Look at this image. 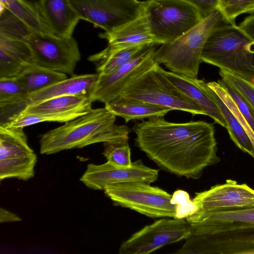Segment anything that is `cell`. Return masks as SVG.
Listing matches in <instances>:
<instances>
[{
    "instance_id": "cell-1",
    "label": "cell",
    "mask_w": 254,
    "mask_h": 254,
    "mask_svg": "<svg viewBox=\"0 0 254 254\" xmlns=\"http://www.w3.org/2000/svg\"><path fill=\"white\" fill-rule=\"evenodd\" d=\"M132 130L140 150L162 170L179 177L197 179L220 160L212 124L175 123L163 117L136 123Z\"/></svg>"
},
{
    "instance_id": "cell-2",
    "label": "cell",
    "mask_w": 254,
    "mask_h": 254,
    "mask_svg": "<svg viewBox=\"0 0 254 254\" xmlns=\"http://www.w3.org/2000/svg\"><path fill=\"white\" fill-rule=\"evenodd\" d=\"M116 116L105 107L64 123L41 135L40 151L49 155L97 143L128 140L130 129L115 124Z\"/></svg>"
},
{
    "instance_id": "cell-3",
    "label": "cell",
    "mask_w": 254,
    "mask_h": 254,
    "mask_svg": "<svg viewBox=\"0 0 254 254\" xmlns=\"http://www.w3.org/2000/svg\"><path fill=\"white\" fill-rule=\"evenodd\" d=\"M201 58L254 85V41L236 24L225 23L216 28L205 42Z\"/></svg>"
},
{
    "instance_id": "cell-4",
    "label": "cell",
    "mask_w": 254,
    "mask_h": 254,
    "mask_svg": "<svg viewBox=\"0 0 254 254\" xmlns=\"http://www.w3.org/2000/svg\"><path fill=\"white\" fill-rule=\"evenodd\" d=\"M223 22L222 13L216 10L175 40L161 45L155 52V62L163 64L171 71L197 77L205 42Z\"/></svg>"
},
{
    "instance_id": "cell-5",
    "label": "cell",
    "mask_w": 254,
    "mask_h": 254,
    "mask_svg": "<svg viewBox=\"0 0 254 254\" xmlns=\"http://www.w3.org/2000/svg\"><path fill=\"white\" fill-rule=\"evenodd\" d=\"M143 12L158 45L172 42L203 19L194 7L182 0H147Z\"/></svg>"
},
{
    "instance_id": "cell-6",
    "label": "cell",
    "mask_w": 254,
    "mask_h": 254,
    "mask_svg": "<svg viewBox=\"0 0 254 254\" xmlns=\"http://www.w3.org/2000/svg\"><path fill=\"white\" fill-rule=\"evenodd\" d=\"M104 191L115 205L128 208L151 218L176 217L172 195L157 187L139 181L107 185Z\"/></svg>"
},
{
    "instance_id": "cell-7",
    "label": "cell",
    "mask_w": 254,
    "mask_h": 254,
    "mask_svg": "<svg viewBox=\"0 0 254 254\" xmlns=\"http://www.w3.org/2000/svg\"><path fill=\"white\" fill-rule=\"evenodd\" d=\"M159 64L127 87L121 96L180 110L192 115H206L193 100L180 91L161 71Z\"/></svg>"
},
{
    "instance_id": "cell-8",
    "label": "cell",
    "mask_w": 254,
    "mask_h": 254,
    "mask_svg": "<svg viewBox=\"0 0 254 254\" xmlns=\"http://www.w3.org/2000/svg\"><path fill=\"white\" fill-rule=\"evenodd\" d=\"M158 45L155 43L145 45L113 72L99 75L98 79L89 94L92 102L99 101L106 104L116 98L132 82L158 64L154 59Z\"/></svg>"
},
{
    "instance_id": "cell-9",
    "label": "cell",
    "mask_w": 254,
    "mask_h": 254,
    "mask_svg": "<svg viewBox=\"0 0 254 254\" xmlns=\"http://www.w3.org/2000/svg\"><path fill=\"white\" fill-rule=\"evenodd\" d=\"M26 42L29 46L33 64L57 71L74 75L81 55L73 37L32 32Z\"/></svg>"
},
{
    "instance_id": "cell-10",
    "label": "cell",
    "mask_w": 254,
    "mask_h": 254,
    "mask_svg": "<svg viewBox=\"0 0 254 254\" xmlns=\"http://www.w3.org/2000/svg\"><path fill=\"white\" fill-rule=\"evenodd\" d=\"M81 20L111 32L134 19L143 11L138 0H69Z\"/></svg>"
},
{
    "instance_id": "cell-11",
    "label": "cell",
    "mask_w": 254,
    "mask_h": 254,
    "mask_svg": "<svg viewBox=\"0 0 254 254\" xmlns=\"http://www.w3.org/2000/svg\"><path fill=\"white\" fill-rule=\"evenodd\" d=\"M186 240L185 243L174 254H254V228L190 234Z\"/></svg>"
},
{
    "instance_id": "cell-12",
    "label": "cell",
    "mask_w": 254,
    "mask_h": 254,
    "mask_svg": "<svg viewBox=\"0 0 254 254\" xmlns=\"http://www.w3.org/2000/svg\"><path fill=\"white\" fill-rule=\"evenodd\" d=\"M191 234L186 219L163 218L145 226L123 242L120 254H148L166 245L186 239Z\"/></svg>"
},
{
    "instance_id": "cell-13",
    "label": "cell",
    "mask_w": 254,
    "mask_h": 254,
    "mask_svg": "<svg viewBox=\"0 0 254 254\" xmlns=\"http://www.w3.org/2000/svg\"><path fill=\"white\" fill-rule=\"evenodd\" d=\"M158 173V170L146 166L141 159L127 168L118 167L107 161L100 165L88 164L80 181L90 189L104 190L107 185L125 182L151 184L157 180Z\"/></svg>"
},
{
    "instance_id": "cell-14",
    "label": "cell",
    "mask_w": 254,
    "mask_h": 254,
    "mask_svg": "<svg viewBox=\"0 0 254 254\" xmlns=\"http://www.w3.org/2000/svg\"><path fill=\"white\" fill-rule=\"evenodd\" d=\"M195 212L202 213L254 205V190L246 184L228 180L224 184L195 193Z\"/></svg>"
},
{
    "instance_id": "cell-15",
    "label": "cell",
    "mask_w": 254,
    "mask_h": 254,
    "mask_svg": "<svg viewBox=\"0 0 254 254\" xmlns=\"http://www.w3.org/2000/svg\"><path fill=\"white\" fill-rule=\"evenodd\" d=\"M191 234H210L235 228H254V205L206 212H194L186 218Z\"/></svg>"
},
{
    "instance_id": "cell-16",
    "label": "cell",
    "mask_w": 254,
    "mask_h": 254,
    "mask_svg": "<svg viewBox=\"0 0 254 254\" xmlns=\"http://www.w3.org/2000/svg\"><path fill=\"white\" fill-rule=\"evenodd\" d=\"M161 70L180 91L195 102L204 111L206 115L226 128V122L219 107L204 88L203 80L166 71L162 67Z\"/></svg>"
},
{
    "instance_id": "cell-17",
    "label": "cell",
    "mask_w": 254,
    "mask_h": 254,
    "mask_svg": "<svg viewBox=\"0 0 254 254\" xmlns=\"http://www.w3.org/2000/svg\"><path fill=\"white\" fill-rule=\"evenodd\" d=\"M38 5L52 33L68 38L81 20L69 0H39Z\"/></svg>"
},
{
    "instance_id": "cell-18",
    "label": "cell",
    "mask_w": 254,
    "mask_h": 254,
    "mask_svg": "<svg viewBox=\"0 0 254 254\" xmlns=\"http://www.w3.org/2000/svg\"><path fill=\"white\" fill-rule=\"evenodd\" d=\"M99 36L107 40L109 46L116 49L155 43L143 11L134 19L113 31L101 33Z\"/></svg>"
},
{
    "instance_id": "cell-19",
    "label": "cell",
    "mask_w": 254,
    "mask_h": 254,
    "mask_svg": "<svg viewBox=\"0 0 254 254\" xmlns=\"http://www.w3.org/2000/svg\"><path fill=\"white\" fill-rule=\"evenodd\" d=\"M32 64L31 51L25 41L0 36V78L16 76Z\"/></svg>"
},
{
    "instance_id": "cell-20",
    "label": "cell",
    "mask_w": 254,
    "mask_h": 254,
    "mask_svg": "<svg viewBox=\"0 0 254 254\" xmlns=\"http://www.w3.org/2000/svg\"><path fill=\"white\" fill-rule=\"evenodd\" d=\"M99 78L98 73L73 75L48 87L29 95V104L43 101L53 97L88 94Z\"/></svg>"
},
{
    "instance_id": "cell-21",
    "label": "cell",
    "mask_w": 254,
    "mask_h": 254,
    "mask_svg": "<svg viewBox=\"0 0 254 254\" xmlns=\"http://www.w3.org/2000/svg\"><path fill=\"white\" fill-rule=\"evenodd\" d=\"M105 107L127 123L132 120L163 117L171 109L139 100L119 96L105 104Z\"/></svg>"
},
{
    "instance_id": "cell-22",
    "label": "cell",
    "mask_w": 254,
    "mask_h": 254,
    "mask_svg": "<svg viewBox=\"0 0 254 254\" xmlns=\"http://www.w3.org/2000/svg\"><path fill=\"white\" fill-rule=\"evenodd\" d=\"M88 94L61 96L28 105L20 114H43L92 109Z\"/></svg>"
},
{
    "instance_id": "cell-23",
    "label": "cell",
    "mask_w": 254,
    "mask_h": 254,
    "mask_svg": "<svg viewBox=\"0 0 254 254\" xmlns=\"http://www.w3.org/2000/svg\"><path fill=\"white\" fill-rule=\"evenodd\" d=\"M0 2L33 32L53 34L37 2L29 0H0Z\"/></svg>"
},
{
    "instance_id": "cell-24",
    "label": "cell",
    "mask_w": 254,
    "mask_h": 254,
    "mask_svg": "<svg viewBox=\"0 0 254 254\" xmlns=\"http://www.w3.org/2000/svg\"><path fill=\"white\" fill-rule=\"evenodd\" d=\"M146 45L122 49H116L108 45L101 52L89 56L88 60L96 64L99 75H108L131 59Z\"/></svg>"
},
{
    "instance_id": "cell-25",
    "label": "cell",
    "mask_w": 254,
    "mask_h": 254,
    "mask_svg": "<svg viewBox=\"0 0 254 254\" xmlns=\"http://www.w3.org/2000/svg\"><path fill=\"white\" fill-rule=\"evenodd\" d=\"M205 90L219 107L226 123L227 129L230 138L236 146L243 152L251 155L254 154V149L251 139L245 129L219 96L211 88L206 82H203Z\"/></svg>"
},
{
    "instance_id": "cell-26",
    "label": "cell",
    "mask_w": 254,
    "mask_h": 254,
    "mask_svg": "<svg viewBox=\"0 0 254 254\" xmlns=\"http://www.w3.org/2000/svg\"><path fill=\"white\" fill-rule=\"evenodd\" d=\"M15 77L30 95L66 78L67 75L32 64Z\"/></svg>"
},
{
    "instance_id": "cell-27",
    "label": "cell",
    "mask_w": 254,
    "mask_h": 254,
    "mask_svg": "<svg viewBox=\"0 0 254 254\" xmlns=\"http://www.w3.org/2000/svg\"><path fill=\"white\" fill-rule=\"evenodd\" d=\"M23 128L0 126V160L33 153Z\"/></svg>"
},
{
    "instance_id": "cell-28",
    "label": "cell",
    "mask_w": 254,
    "mask_h": 254,
    "mask_svg": "<svg viewBox=\"0 0 254 254\" xmlns=\"http://www.w3.org/2000/svg\"><path fill=\"white\" fill-rule=\"evenodd\" d=\"M37 161V155L34 152L0 160V180L16 178L28 180L34 176Z\"/></svg>"
},
{
    "instance_id": "cell-29",
    "label": "cell",
    "mask_w": 254,
    "mask_h": 254,
    "mask_svg": "<svg viewBox=\"0 0 254 254\" xmlns=\"http://www.w3.org/2000/svg\"><path fill=\"white\" fill-rule=\"evenodd\" d=\"M91 109H82L76 111L43 114H20L5 126L10 128H24L41 122L66 123L87 113Z\"/></svg>"
},
{
    "instance_id": "cell-30",
    "label": "cell",
    "mask_w": 254,
    "mask_h": 254,
    "mask_svg": "<svg viewBox=\"0 0 254 254\" xmlns=\"http://www.w3.org/2000/svg\"><path fill=\"white\" fill-rule=\"evenodd\" d=\"M32 32L7 9L0 12V36L26 42Z\"/></svg>"
},
{
    "instance_id": "cell-31",
    "label": "cell",
    "mask_w": 254,
    "mask_h": 254,
    "mask_svg": "<svg viewBox=\"0 0 254 254\" xmlns=\"http://www.w3.org/2000/svg\"><path fill=\"white\" fill-rule=\"evenodd\" d=\"M128 140L104 143L105 149L103 154L108 162L122 168L131 166L132 162H131L130 148Z\"/></svg>"
},
{
    "instance_id": "cell-32",
    "label": "cell",
    "mask_w": 254,
    "mask_h": 254,
    "mask_svg": "<svg viewBox=\"0 0 254 254\" xmlns=\"http://www.w3.org/2000/svg\"><path fill=\"white\" fill-rule=\"evenodd\" d=\"M254 8V0H218V9L226 23L235 24L240 15L249 13Z\"/></svg>"
},
{
    "instance_id": "cell-33",
    "label": "cell",
    "mask_w": 254,
    "mask_h": 254,
    "mask_svg": "<svg viewBox=\"0 0 254 254\" xmlns=\"http://www.w3.org/2000/svg\"><path fill=\"white\" fill-rule=\"evenodd\" d=\"M28 93L16 77L0 78V103L27 98Z\"/></svg>"
},
{
    "instance_id": "cell-34",
    "label": "cell",
    "mask_w": 254,
    "mask_h": 254,
    "mask_svg": "<svg viewBox=\"0 0 254 254\" xmlns=\"http://www.w3.org/2000/svg\"><path fill=\"white\" fill-rule=\"evenodd\" d=\"M217 82L224 88L254 132V108L234 87L221 78Z\"/></svg>"
},
{
    "instance_id": "cell-35",
    "label": "cell",
    "mask_w": 254,
    "mask_h": 254,
    "mask_svg": "<svg viewBox=\"0 0 254 254\" xmlns=\"http://www.w3.org/2000/svg\"><path fill=\"white\" fill-rule=\"evenodd\" d=\"M221 78L234 87L254 108V85L240 78L232 72L220 69Z\"/></svg>"
},
{
    "instance_id": "cell-36",
    "label": "cell",
    "mask_w": 254,
    "mask_h": 254,
    "mask_svg": "<svg viewBox=\"0 0 254 254\" xmlns=\"http://www.w3.org/2000/svg\"><path fill=\"white\" fill-rule=\"evenodd\" d=\"M171 203L176 205L177 219H186L197 210V206L191 200L189 193L183 190H178L173 194Z\"/></svg>"
},
{
    "instance_id": "cell-37",
    "label": "cell",
    "mask_w": 254,
    "mask_h": 254,
    "mask_svg": "<svg viewBox=\"0 0 254 254\" xmlns=\"http://www.w3.org/2000/svg\"><path fill=\"white\" fill-rule=\"evenodd\" d=\"M194 7L202 18L218 9V0H182Z\"/></svg>"
},
{
    "instance_id": "cell-38",
    "label": "cell",
    "mask_w": 254,
    "mask_h": 254,
    "mask_svg": "<svg viewBox=\"0 0 254 254\" xmlns=\"http://www.w3.org/2000/svg\"><path fill=\"white\" fill-rule=\"evenodd\" d=\"M238 27L248 37L254 41V13L245 18Z\"/></svg>"
},
{
    "instance_id": "cell-39",
    "label": "cell",
    "mask_w": 254,
    "mask_h": 254,
    "mask_svg": "<svg viewBox=\"0 0 254 254\" xmlns=\"http://www.w3.org/2000/svg\"><path fill=\"white\" fill-rule=\"evenodd\" d=\"M21 221V219L17 215L2 208H0V222H13Z\"/></svg>"
},
{
    "instance_id": "cell-40",
    "label": "cell",
    "mask_w": 254,
    "mask_h": 254,
    "mask_svg": "<svg viewBox=\"0 0 254 254\" xmlns=\"http://www.w3.org/2000/svg\"><path fill=\"white\" fill-rule=\"evenodd\" d=\"M251 142H252V145H253V149H254V154H253V155L252 156V157L254 158V139L251 140Z\"/></svg>"
},
{
    "instance_id": "cell-41",
    "label": "cell",
    "mask_w": 254,
    "mask_h": 254,
    "mask_svg": "<svg viewBox=\"0 0 254 254\" xmlns=\"http://www.w3.org/2000/svg\"><path fill=\"white\" fill-rule=\"evenodd\" d=\"M254 13V8L250 11L249 13Z\"/></svg>"
}]
</instances>
